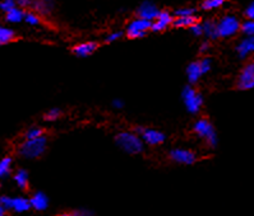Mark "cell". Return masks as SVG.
Here are the masks:
<instances>
[{"instance_id":"cell-1","label":"cell","mask_w":254,"mask_h":216,"mask_svg":"<svg viewBox=\"0 0 254 216\" xmlns=\"http://www.w3.org/2000/svg\"><path fill=\"white\" fill-rule=\"evenodd\" d=\"M115 142L128 154L137 155L144 150V142L134 131H122L115 136Z\"/></svg>"},{"instance_id":"cell-2","label":"cell","mask_w":254,"mask_h":216,"mask_svg":"<svg viewBox=\"0 0 254 216\" xmlns=\"http://www.w3.org/2000/svg\"><path fill=\"white\" fill-rule=\"evenodd\" d=\"M48 149V137L42 136L35 140H24L19 145L18 154L24 159H37L42 157Z\"/></svg>"},{"instance_id":"cell-3","label":"cell","mask_w":254,"mask_h":216,"mask_svg":"<svg viewBox=\"0 0 254 216\" xmlns=\"http://www.w3.org/2000/svg\"><path fill=\"white\" fill-rule=\"evenodd\" d=\"M193 132L198 137L204 140L209 148H216L217 146V132H216V129L212 122L209 121V119H207V117H200L199 120L195 121L194 126H193Z\"/></svg>"},{"instance_id":"cell-4","label":"cell","mask_w":254,"mask_h":216,"mask_svg":"<svg viewBox=\"0 0 254 216\" xmlns=\"http://www.w3.org/2000/svg\"><path fill=\"white\" fill-rule=\"evenodd\" d=\"M242 23L234 14H225L217 21V30L220 39H230L242 32Z\"/></svg>"},{"instance_id":"cell-5","label":"cell","mask_w":254,"mask_h":216,"mask_svg":"<svg viewBox=\"0 0 254 216\" xmlns=\"http://www.w3.org/2000/svg\"><path fill=\"white\" fill-rule=\"evenodd\" d=\"M182 98L183 102H184V106H186L187 111L191 115H195V113L199 112L203 107V97L198 92L197 89L193 86H186L182 92Z\"/></svg>"},{"instance_id":"cell-6","label":"cell","mask_w":254,"mask_h":216,"mask_svg":"<svg viewBox=\"0 0 254 216\" xmlns=\"http://www.w3.org/2000/svg\"><path fill=\"white\" fill-rule=\"evenodd\" d=\"M235 88L238 90L254 89V56L251 57L240 69L235 80Z\"/></svg>"},{"instance_id":"cell-7","label":"cell","mask_w":254,"mask_h":216,"mask_svg":"<svg viewBox=\"0 0 254 216\" xmlns=\"http://www.w3.org/2000/svg\"><path fill=\"white\" fill-rule=\"evenodd\" d=\"M150 31H152V22L144 21V19L135 17L134 19H132L127 24L126 35L128 39L137 40L144 37Z\"/></svg>"},{"instance_id":"cell-8","label":"cell","mask_w":254,"mask_h":216,"mask_svg":"<svg viewBox=\"0 0 254 216\" xmlns=\"http://www.w3.org/2000/svg\"><path fill=\"white\" fill-rule=\"evenodd\" d=\"M137 135L141 136V139L143 140L144 144L150 146H159L161 144H164L165 140H166V135H165L162 131L156 130V129L151 128H143V126H135L133 129Z\"/></svg>"},{"instance_id":"cell-9","label":"cell","mask_w":254,"mask_h":216,"mask_svg":"<svg viewBox=\"0 0 254 216\" xmlns=\"http://www.w3.org/2000/svg\"><path fill=\"white\" fill-rule=\"evenodd\" d=\"M169 158L173 162L182 166H193L198 160L197 153L190 149L186 148H174L169 151Z\"/></svg>"},{"instance_id":"cell-10","label":"cell","mask_w":254,"mask_h":216,"mask_svg":"<svg viewBox=\"0 0 254 216\" xmlns=\"http://www.w3.org/2000/svg\"><path fill=\"white\" fill-rule=\"evenodd\" d=\"M0 206L5 208L6 210H14L17 213H24L31 208L30 200L24 197H9V196H1L0 199Z\"/></svg>"},{"instance_id":"cell-11","label":"cell","mask_w":254,"mask_h":216,"mask_svg":"<svg viewBox=\"0 0 254 216\" xmlns=\"http://www.w3.org/2000/svg\"><path fill=\"white\" fill-rule=\"evenodd\" d=\"M174 21H175V15L168 9H162L159 17L156 18L155 22H152V32H164V31L168 30L169 27L173 26Z\"/></svg>"},{"instance_id":"cell-12","label":"cell","mask_w":254,"mask_h":216,"mask_svg":"<svg viewBox=\"0 0 254 216\" xmlns=\"http://www.w3.org/2000/svg\"><path fill=\"white\" fill-rule=\"evenodd\" d=\"M160 10L159 6L156 5L155 3L152 1H143L141 5L137 8V14L138 18H141V19H144V21H148V22H155V19L159 17L160 14Z\"/></svg>"},{"instance_id":"cell-13","label":"cell","mask_w":254,"mask_h":216,"mask_svg":"<svg viewBox=\"0 0 254 216\" xmlns=\"http://www.w3.org/2000/svg\"><path fill=\"white\" fill-rule=\"evenodd\" d=\"M100 47V43L96 41H87L78 43L72 47V52L78 57H87L95 53V51Z\"/></svg>"},{"instance_id":"cell-14","label":"cell","mask_w":254,"mask_h":216,"mask_svg":"<svg viewBox=\"0 0 254 216\" xmlns=\"http://www.w3.org/2000/svg\"><path fill=\"white\" fill-rule=\"evenodd\" d=\"M236 52L239 55L240 59L245 57L254 52V37H244L240 40V42L236 44Z\"/></svg>"},{"instance_id":"cell-15","label":"cell","mask_w":254,"mask_h":216,"mask_svg":"<svg viewBox=\"0 0 254 216\" xmlns=\"http://www.w3.org/2000/svg\"><path fill=\"white\" fill-rule=\"evenodd\" d=\"M186 73H187V78H188V82L190 83V86H193V84L197 83L198 80L202 78V75H203V73H202V69H200V65H199V60L190 62V64L187 66Z\"/></svg>"},{"instance_id":"cell-16","label":"cell","mask_w":254,"mask_h":216,"mask_svg":"<svg viewBox=\"0 0 254 216\" xmlns=\"http://www.w3.org/2000/svg\"><path fill=\"white\" fill-rule=\"evenodd\" d=\"M197 23H200L199 17L197 15H190V17H175V21H174L173 26L175 28H189L190 30L191 27L195 26Z\"/></svg>"},{"instance_id":"cell-17","label":"cell","mask_w":254,"mask_h":216,"mask_svg":"<svg viewBox=\"0 0 254 216\" xmlns=\"http://www.w3.org/2000/svg\"><path fill=\"white\" fill-rule=\"evenodd\" d=\"M13 179H14V182L21 190L28 191V188H30V181H28V172L26 169H17L14 172V175H13Z\"/></svg>"},{"instance_id":"cell-18","label":"cell","mask_w":254,"mask_h":216,"mask_svg":"<svg viewBox=\"0 0 254 216\" xmlns=\"http://www.w3.org/2000/svg\"><path fill=\"white\" fill-rule=\"evenodd\" d=\"M203 26V36L208 40H217L220 39L217 30V22L212 21V19H207L202 23Z\"/></svg>"},{"instance_id":"cell-19","label":"cell","mask_w":254,"mask_h":216,"mask_svg":"<svg viewBox=\"0 0 254 216\" xmlns=\"http://www.w3.org/2000/svg\"><path fill=\"white\" fill-rule=\"evenodd\" d=\"M31 202V208H33L37 211L45 210L48 208V197L44 192H36L35 195H32V197L30 199Z\"/></svg>"},{"instance_id":"cell-20","label":"cell","mask_w":254,"mask_h":216,"mask_svg":"<svg viewBox=\"0 0 254 216\" xmlns=\"http://www.w3.org/2000/svg\"><path fill=\"white\" fill-rule=\"evenodd\" d=\"M24 15H26V10L19 6H15L10 12L5 13V22L8 23H19V22L24 21Z\"/></svg>"},{"instance_id":"cell-21","label":"cell","mask_w":254,"mask_h":216,"mask_svg":"<svg viewBox=\"0 0 254 216\" xmlns=\"http://www.w3.org/2000/svg\"><path fill=\"white\" fill-rule=\"evenodd\" d=\"M17 40V35L9 27H1L0 28V43L8 44Z\"/></svg>"},{"instance_id":"cell-22","label":"cell","mask_w":254,"mask_h":216,"mask_svg":"<svg viewBox=\"0 0 254 216\" xmlns=\"http://www.w3.org/2000/svg\"><path fill=\"white\" fill-rule=\"evenodd\" d=\"M12 166H13V158L12 157H4L0 160V177L6 178L12 174Z\"/></svg>"},{"instance_id":"cell-23","label":"cell","mask_w":254,"mask_h":216,"mask_svg":"<svg viewBox=\"0 0 254 216\" xmlns=\"http://www.w3.org/2000/svg\"><path fill=\"white\" fill-rule=\"evenodd\" d=\"M51 6H53V4L48 3V1H33L32 8L30 10H33L37 14L39 13L40 14H49L51 10Z\"/></svg>"},{"instance_id":"cell-24","label":"cell","mask_w":254,"mask_h":216,"mask_svg":"<svg viewBox=\"0 0 254 216\" xmlns=\"http://www.w3.org/2000/svg\"><path fill=\"white\" fill-rule=\"evenodd\" d=\"M45 136V131L41 128H31L24 132V140H35Z\"/></svg>"},{"instance_id":"cell-25","label":"cell","mask_w":254,"mask_h":216,"mask_svg":"<svg viewBox=\"0 0 254 216\" xmlns=\"http://www.w3.org/2000/svg\"><path fill=\"white\" fill-rule=\"evenodd\" d=\"M224 0H204L200 3V9L203 10H215V9L221 8L224 5Z\"/></svg>"},{"instance_id":"cell-26","label":"cell","mask_w":254,"mask_h":216,"mask_svg":"<svg viewBox=\"0 0 254 216\" xmlns=\"http://www.w3.org/2000/svg\"><path fill=\"white\" fill-rule=\"evenodd\" d=\"M24 22L31 26H39L41 23L40 15L35 13L33 10H26V15H24Z\"/></svg>"},{"instance_id":"cell-27","label":"cell","mask_w":254,"mask_h":216,"mask_svg":"<svg viewBox=\"0 0 254 216\" xmlns=\"http://www.w3.org/2000/svg\"><path fill=\"white\" fill-rule=\"evenodd\" d=\"M197 13V9L193 8V6H183V8H178L174 15L175 17H190V15H195Z\"/></svg>"},{"instance_id":"cell-28","label":"cell","mask_w":254,"mask_h":216,"mask_svg":"<svg viewBox=\"0 0 254 216\" xmlns=\"http://www.w3.org/2000/svg\"><path fill=\"white\" fill-rule=\"evenodd\" d=\"M242 33L245 35V37H254V21L243 22Z\"/></svg>"},{"instance_id":"cell-29","label":"cell","mask_w":254,"mask_h":216,"mask_svg":"<svg viewBox=\"0 0 254 216\" xmlns=\"http://www.w3.org/2000/svg\"><path fill=\"white\" fill-rule=\"evenodd\" d=\"M62 111L59 108H50L49 111H46L45 115H44V120L45 121H57L58 119H60V116H62Z\"/></svg>"},{"instance_id":"cell-30","label":"cell","mask_w":254,"mask_h":216,"mask_svg":"<svg viewBox=\"0 0 254 216\" xmlns=\"http://www.w3.org/2000/svg\"><path fill=\"white\" fill-rule=\"evenodd\" d=\"M199 65H200V69H202V73L204 74H207L211 69H212V61H211V59L209 57H202V59L199 60Z\"/></svg>"},{"instance_id":"cell-31","label":"cell","mask_w":254,"mask_h":216,"mask_svg":"<svg viewBox=\"0 0 254 216\" xmlns=\"http://www.w3.org/2000/svg\"><path fill=\"white\" fill-rule=\"evenodd\" d=\"M15 6H18V5H17V3L13 1V0H4V1L0 3V9H1L4 13L10 12L12 9L15 8Z\"/></svg>"},{"instance_id":"cell-32","label":"cell","mask_w":254,"mask_h":216,"mask_svg":"<svg viewBox=\"0 0 254 216\" xmlns=\"http://www.w3.org/2000/svg\"><path fill=\"white\" fill-rule=\"evenodd\" d=\"M124 33L126 32H122V31H115V32H111L110 35L106 36V39H105V43H111V42L118 41L119 39H122Z\"/></svg>"},{"instance_id":"cell-33","label":"cell","mask_w":254,"mask_h":216,"mask_svg":"<svg viewBox=\"0 0 254 216\" xmlns=\"http://www.w3.org/2000/svg\"><path fill=\"white\" fill-rule=\"evenodd\" d=\"M244 15L247 21H254V3L249 4L247 9L244 10Z\"/></svg>"},{"instance_id":"cell-34","label":"cell","mask_w":254,"mask_h":216,"mask_svg":"<svg viewBox=\"0 0 254 216\" xmlns=\"http://www.w3.org/2000/svg\"><path fill=\"white\" fill-rule=\"evenodd\" d=\"M190 32L193 33L194 36H197V37H199V36H203V26H202V23H197L195 26L191 27Z\"/></svg>"},{"instance_id":"cell-35","label":"cell","mask_w":254,"mask_h":216,"mask_svg":"<svg viewBox=\"0 0 254 216\" xmlns=\"http://www.w3.org/2000/svg\"><path fill=\"white\" fill-rule=\"evenodd\" d=\"M209 48H211V44H209V42H208V41H204L203 43L200 44L199 52H200V53H206L207 51L209 50Z\"/></svg>"},{"instance_id":"cell-36","label":"cell","mask_w":254,"mask_h":216,"mask_svg":"<svg viewBox=\"0 0 254 216\" xmlns=\"http://www.w3.org/2000/svg\"><path fill=\"white\" fill-rule=\"evenodd\" d=\"M75 213V216H93L92 213H90V211L87 210H78V211H74Z\"/></svg>"},{"instance_id":"cell-37","label":"cell","mask_w":254,"mask_h":216,"mask_svg":"<svg viewBox=\"0 0 254 216\" xmlns=\"http://www.w3.org/2000/svg\"><path fill=\"white\" fill-rule=\"evenodd\" d=\"M123 106H124V103H123V101H120V99H114L113 101V107H115L118 110H120Z\"/></svg>"},{"instance_id":"cell-38","label":"cell","mask_w":254,"mask_h":216,"mask_svg":"<svg viewBox=\"0 0 254 216\" xmlns=\"http://www.w3.org/2000/svg\"><path fill=\"white\" fill-rule=\"evenodd\" d=\"M57 216H75V213H60Z\"/></svg>"}]
</instances>
